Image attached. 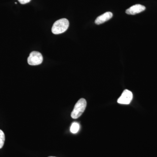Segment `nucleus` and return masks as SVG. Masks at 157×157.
I'll use <instances>...</instances> for the list:
<instances>
[{"instance_id": "1", "label": "nucleus", "mask_w": 157, "mask_h": 157, "mask_svg": "<svg viewBox=\"0 0 157 157\" xmlns=\"http://www.w3.org/2000/svg\"><path fill=\"white\" fill-rule=\"evenodd\" d=\"M69 26V21L66 18H62L54 23L52 28V32L54 34L58 35L64 33Z\"/></svg>"}, {"instance_id": "2", "label": "nucleus", "mask_w": 157, "mask_h": 157, "mask_svg": "<svg viewBox=\"0 0 157 157\" xmlns=\"http://www.w3.org/2000/svg\"><path fill=\"white\" fill-rule=\"evenodd\" d=\"M86 107V101L84 98H81L78 100L75 104V107L72 113L71 117L73 119H77L81 116L84 112Z\"/></svg>"}, {"instance_id": "3", "label": "nucleus", "mask_w": 157, "mask_h": 157, "mask_svg": "<svg viewBox=\"0 0 157 157\" xmlns=\"http://www.w3.org/2000/svg\"><path fill=\"white\" fill-rule=\"evenodd\" d=\"M43 61V57L39 52L33 51L30 54L28 58V63L31 66L41 64Z\"/></svg>"}, {"instance_id": "4", "label": "nucleus", "mask_w": 157, "mask_h": 157, "mask_svg": "<svg viewBox=\"0 0 157 157\" xmlns=\"http://www.w3.org/2000/svg\"><path fill=\"white\" fill-rule=\"evenodd\" d=\"M133 99V94L131 91L125 90L117 100V103L122 104H129Z\"/></svg>"}, {"instance_id": "5", "label": "nucleus", "mask_w": 157, "mask_h": 157, "mask_svg": "<svg viewBox=\"0 0 157 157\" xmlns=\"http://www.w3.org/2000/svg\"><path fill=\"white\" fill-rule=\"evenodd\" d=\"M145 9H146V8L145 6L140 5V4H137V5L132 6L128 9H127L126 11V13L128 14L135 15V14H138V13L144 11Z\"/></svg>"}, {"instance_id": "6", "label": "nucleus", "mask_w": 157, "mask_h": 157, "mask_svg": "<svg viewBox=\"0 0 157 157\" xmlns=\"http://www.w3.org/2000/svg\"><path fill=\"white\" fill-rule=\"evenodd\" d=\"M113 17V14L111 12H107L102 15L98 16L96 19L95 23L97 25L102 24L111 19Z\"/></svg>"}, {"instance_id": "7", "label": "nucleus", "mask_w": 157, "mask_h": 157, "mask_svg": "<svg viewBox=\"0 0 157 157\" xmlns=\"http://www.w3.org/2000/svg\"><path fill=\"white\" fill-rule=\"evenodd\" d=\"M79 129V124L77 122H74L72 124L71 128H70V132L73 134H76L78 132Z\"/></svg>"}, {"instance_id": "8", "label": "nucleus", "mask_w": 157, "mask_h": 157, "mask_svg": "<svg viewBox=\"0 0 157 157\" xmlns=\"http://www.w3.org/2000/svg\"><path fill=\"white\" fill-rule=\"evenodd\" d=\"M5 141V135L4 132L0 130V149L2 148Z\"/></svg>"}, {"instance_id": "9", "label": "nucleus", "mask_w": 157, "mask_h": 157, "mask_svg": "<svg viewBox=\"0 0 157 157\" xmlns=\"http://www.w3.org/2000/svg\"><path fill=\"white\" fill-rule=\"evenodd\" d=\"M31 1V0H18V1L20 3H21V4H22V5L27 4V3H28L29 2Z\"/></svg>"}, {"instance_id": "10", "label": "nucleus", "mask_w": 157, "mask_h": 157, "mask_svg": "<svg viewBox=\"0 0 157 157\" xmlns=\"http://www.w3.org/2000/svg\"><path fill=\"white\" fill-rule=\"evenodd\" d=\"M56 157L50 156V157Z\"/></svg>"}]
</instances>
